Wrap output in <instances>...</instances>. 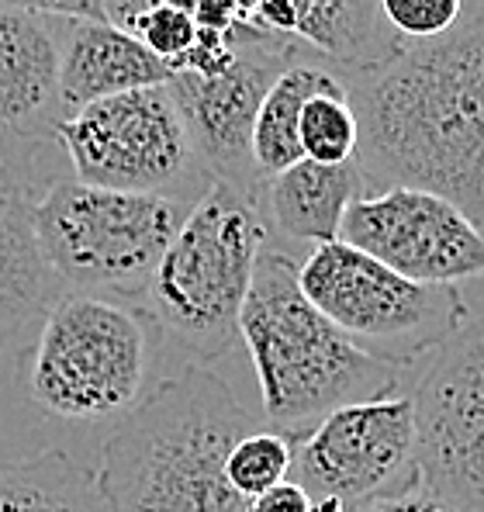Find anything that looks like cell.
<instances>
[{
	"label": "cell",
	"mask_w": 484,
	"mask_h": 512,
	"mask_svg": "<svg viewBox=\"0 0 484 512\" xmlns=\"http://www.w3.org/2000/svg\"><path fill=\"white\" fill-rule=\"evenodd\" d=\"M336 77L360 125L353 160L367 194L429 191L484 229V0H464L440 39Z\"/></svg>",
	"instance_id": "6da1fadb"
},
{
	"label": "cell",
	"mask_w": 484,
	"mask_h": 512,
	"mask_svg": "<svg viewBox=\"0 0 484 512\" xmlns=\"http://www.w3.org/2000/svg\"><path fill=\"white\" fill-rule=\"evenodd\" d=\"M249 416L208 367H184L128 412L101 450V492L111 512H249L232 492L225 457Z\"/></svg>",
	"instance_id": "7a4b0ae2"
},
{
	"label": "cell",
	"mask_w": 484,
	"mask_h": 512,
	"mask_svg": "<svg viewBox=\"0 0 484 512\" xmlns=\"http://www.w3.org/2000/svg\"><path fill=\"white\" fill-rule=\"evenodd\" d=\"M298 267L294 256L263 250L239 312L263 412L291 436L343 405L398 395L402 384V367L360 350L305 298Z\"/></svg>",
	"instance_id": "3957f363"
},
{
	"label": "cell",
	"mask_w": 484,
	"mask_h": 512,
	"mask_svg": "<svg viewBox=\"0 0 484 512\" xmlns=\"http://www.w3.org/2000/svg\"><path fill=\"white\" fill-rule=\"evenodd\" d=\"M160 343L142 301L66 291L35 333L28 395L66 423H121L149 398Z\"/></svg>",
	"instance_id": "277c9868"
},
{
	"label": "cell",
	"mask_w": 484,
	"mask_h": 512,
	"mask_svg": "<svg viewBox=\"0 0 484 512\" xmlns=\"http://www.w3.org/2000/svg\"><path fill=\"white\" fill-rule=\"evenodd\" d=\"M267 232L260 208L232 187L211 184L170 239L142 295L163 340L180 343L198 360L229 350Z\"/></svg>",
	"instance_id": "5b68a950"
},
{
	"label": "cell",
	"mask_w": 484,
	"mask_h": 512,
	"mask_svg": "<svg viewBox=\"0 0 484 512\" xmlns=\"http://www.w3.org/2000/svg\"><path fill=\"white\" fill-rule=\"evenodd\" d=\"M194 205L59 177L35 205V232L66 291L142 301L156 263Z\"/></svg>",
	"instance_id": "8992f818"
},
{
	"label": "cell",
	"mask_w": 484,
	"mask_h": 512,
	"mask_svg": "<svg viewBox=\"0 0 484 512\" xmlns=\"http://www.w3.org/2000/svg\"><path fill=\"white\" fill-rule=\"evenodd\" d=\"M52 139L87 187L198 205L215 184L166 84L87 104L52 128Z\"/></svg>",
	"instance_id": "52a82bcc"
},
{
	"label": "cell",
	"mask_w": 484,
	"mask_h": 512,
	"mask_svg": "<svg viewBox=\"0 0 484 512\" xmlns=\"http://www.w3.org/2000/svg\"><path fill=\"white\" fill-rule=\"evenodd\" d=\"M298 284L339 333L395 367L436 353L467 322L457 288L415 284L339 239L305 256Z\"/></svg>",
	"instance_id": "ba28073f"
},
{
	"label": "cell",
	"mask_w": 484,
	"mask_h": 512,
	"mask_svg": "<svg viewBox=\"0 0 484 512\" xmlns=\"http://www.w3.org/2000/svg\"><path fill=\"white\" fill-rule=\"evenodd\" d=\"M415 478L460 512H484V322H464L412 395Z\"/></svg>",
	"instance_id": "9c48e42d"
},
{
	"label": "cell",
	"mask_w": 484,
	"mask_h": 512,
	"mask_svg": "<svg viewBox=\"0 0 484 512\" xmlns=\"http://www.w3.org/2000/svg\"><path fill=\"white\" fill-rule=\"evenodd\" d=\"M301 56H308L305 45L242 25L239 49L225 70L211 73V77L173 73L166 84L215 184L232 187L239 198H246L256 208L263 198V184L253 163L256 111H260L267 90L277 84V77Z\"/></svg>",
	"instance_id": "30bf717a"
},
{
	"label": "cell",
	"mask_w": 484,
	"mask_h": 512,
	"mask_svg": "<svg viewBox=\"0 0 484 512\" xmlns=\"http://www.w3.org/2000/svg\"><path fill=\"white\" fill-rule=\"evenodd\" d=\"M415 409L412 395L357 402L322 416L294 433V468L312 499H339L346 509L395 492L402 474H415Z\"/></svg>",
	"instance_id": "8fae6325"
},
{
	"label": "cell",
	"mask_w": 484,
	"mask_h": 512,
	"mask_svg": "<svg viewBox=\"0 0 484 512\" xmlns=\"http://www.w3.org/2000/svg\"><path fill=\"white\" fill-rule=\"evenodd\" d=\"M339 243L415 284L457 288L484 274V229L446 198L415 187H391L353 201L339 225Z\"/></svg>",
	"instance_id": "7c38bea8"
},
{
	"label": "cell",
	"mask_w": 484,
	"mask_h": 512,
	"mask_svg": "<svg viewBox=\"0 0 484 512\" xmlns=\"http://www.w3.org/2000/svg\"><path fill=\"white\" fill-rule=\"evenodd\" d=\"M239 25L291 39L336 73L388 63L402 39L388 28L381 0H229Z\"/></svg>",
	"instance_id": "4fadbf2b"
},
{
	"label": "cell",
	"mask_w": 484,
	"mask_h": 512,
	"mask_svg": "<svg viewBox=\"0 0 484 512\" xmlns=\"http://www.w3.org/2000/svg\"><path fill=\"white\" fill-rule=\"evenodd\" d=\"M73 21L0 11V125L52 135L63 122L59 73Z\"/></svg>",
	"instance_id": "5bb4252c"
},
{
	"label": "cell",
	"mask_w": 484,
	"mask_h": 512,
	"mask_svg": "<svg viewBox=\"0 0 484 512\" xmlns=\"http://www.w3.org/2000/svg\"><path fill=\"white\" fill-rule=\"evenodd\" d=\"M170 77V66L160 63L135 35L118 32L104 21H73L59 73L63 122L94 101L142 87H163Z\"/></svg>",
	"instance_id": "9a60e30c"
},
{
	"label": "cell",
	"mask_w": 484,
	"mask_h": 512,
	"mask_svg": "<svg viewBox=\"0 0 484 512\" xmlns=\"http://www.w3.org/2000/svg\"><path fill=\"white\" fill-rule=\"evenodd\" d=\"M363 194L367 187L357 160L336 167L301 160L263 184L260 215L267 229H277L281 236L325 246L339 239V225Z\"/></svg>",
	"instance_id": "2e32d148"
},
{
	"label": "cell",
	"mask_w": 484,
	"mask_h": 512,
	"mask_svg": "<svg viewBox=\"0 0 484 512\" xmlns=\"http://www.w3.org/2000/svg\"><path fill=\"white\" fill-rule=\"evenodd\" d=\"M66 288L52 274L35 232L32 201H0V353L39 333Z\"/></svg>",
	"instance_id": "e0dca14e"
},
{
	"label": "cell",
	"mask_w": 484,
	"mask_h": 512,
	"mask_svg": "<svg viewBox=\"0 0 484 512\" xmlns=\"http://www.w3.org/2000/svg\"><path fill=\"white\" fill-rule=\"evenodd\" d=\"M332 80H336V70L315 52H308L294 66H287L277 77V84L267 90L253 125V163L260 184H267L277 173L291 170L294 163L305 160L298 135L301 108H305V101L315 90L332 84Z\"/></svg>",
	"instance_id": "ac0fdd59"
},
{
	"label": "cell",
	"mask_w": 484,
	"mask_h": 512,
	"mask_svg": "<svg viewBox=\"0 0 484 512\" xmlns=\"http://www.w3.org/2000/svg\"><path fill=\"white\" fill-rule=\"evenodd\" d=\"M0 512H111L101 481L66 450L0 464Z\"/></svg>",
	"instance_id": "d6986e66"
},
{
	"label": "cell",
	"mask_w": 484,
	"mask_h": 512,
	"mask_svg": "<svg viewBox=\"0 0 484 512\" xmlns=\"http://www.w3.org/2000/svg\"><path fill=\"white\" fill-rule=\"evenodd\" d=\"M301 153L312 163H325V167H336V163H350L357 156L360 142V125L353 115V104L346 97L343 80H332L315 90L312 97L301 108Z\"/></svg>",
	"instance_id": "ffe728a7"
},
{
	"label": "cell",
	"mask_w": 484,
	"mask_h": 512,
	"mask_svg": "<svg viewBox=\"0 0 484 512\" xmlns=\"http://www.w3.org/2000/svg\"><path fill=\"white\" fill-rule=\"evenodd\" d=\"M291 468L294 436L281 433V429H249L225 457V478H229L232 492L246 502L291 478Z\"/></svg>",
	"instance_id": "44dd1931"
},
{
	"label": "cell",
	"mask_w": 484,
	"mask_h": 512,
	"mask_svg": "<svg viewBox=\"0 0 484 512\" xmlns=\"http://www.w3.org/2000/svg\"><path fill=\"white\" fill-rule=\"evenodd\" d=\"M63 153L52 135H32L18 128L0 125V201H32L59 180V170L52 156Z\"/></svg>",
	"instance_id": "7402d4cb"
},
{
	"label": "cell",
	"mask_w": 484,
	"mask_h": 512,
	"mask_svg": "<svg viewBox=\"0 0 484 512\" xmlns=\"http://www.w3.org/2000/svg\"><path fill=\"white\" fill-rule=\"evenodd\" d=\"M388 28L402 42H433L464 14V0H381Z\"/></svg>",
	"instance_id": "603a6c76"
},
{
	"label": "cell",
	"mask_w": 484,
	"mask_h": 512,
	"mask_svg": "<svg viewBox=\"0 0 484 512\" xmlns=\"http://www.w3.org/2000/svg\"><path fill=\"white\" fill-rule=\"evenodd\" d=\"M149 52H153L160 63L173 66L177 59H184L187 52L198 42V21L191 14H180L173 7H156L146 21H142L139 35H135Z\"/></svg>",
	"instance_id": "cb8c5ba5"
},
{
	"label": "cell",
	"mask_w": 484,
	"mask_h": 512,
	"mask_svg": "<svg viewBox=\"0 0 484 512\" xmlns=\"http://www.w3.org/2000/svg\"><path fill=\"white\" fill-rule=\"evenodd\" d=\"M350 512H460V509H453L450 502L433 495L412 474L402 488H395V492H388V495H377V499L363 502V506H353Z\"/></svg>",
	"instance_id": "d4e9b609"
},
{
	"label": "cell",
	"mask_w": 484,
	"mask_h": 512,
	"mask_svg": "<svg viewBox=\"0 0 484 512\" xmlns=\"http://www.w3.org/2000/svg\"><path fill=\"white\" fill-rule=\"evenodd\" d=\"M0 11H25L66 21H104L101 0H0Z\"/></svg>",
	"instance_id": "484cf974"
},
{
	"label": "cell",
	"mask_w": 484,
	"mask_h": 512,
	"mask_svg": "<svg viewBox=\"0 0 484 512\" xmlns=\"http://www.w3.org/2000/svg\"><path fill=\"white\" fill-rule=\"evenodd\" d=\"M160 4L163 0H101V18H104V25L118 28V32L139 35L142 21Z\"/></svg>",
	"instance_id": "4316f807"
},
{
	"label": "cell",
	"mask_w": 484,
	"mask_h": 512,
	"mask_svg": "<svg viewBox=\"0 0 484 512\" xmlns=\"http://www.w3.org/2000/svg\"><path fill=\"white\" fill-rule=\"evenodd\" d=\"M315 499L305 492V488L298 485V481H281V485H274L270 492L256 495L253 502H249V512H312Z\"/></svg>",
	"instance_id": "83f0119b"
},
{
	"label": "cell",
	"mask_w": 484,
	"mask_h": 512,
	"mask_svg": "<svg viewBox=\"0 0 484 512\" xmlns=\"http://www.w3.org/2000/svg\"><path fill=\"white\" fill-rule=\"evenodd\" d=\"M208 4V0H163V7H173V11L180 14H191V18H198V11Z\"/></svg>",
	"instance_id": "f1b7e54d"
},
{
	"label": "cell",
	"mask_w": 484,
	"mask_h": 512,
	"mask_svg": "<svg viewBox=\"0 0 484 512\" xmlns=\"http://www.w3.org/2000/svg\"><path fill=\"white\" fill-rule=\"evenodd\" d=\"M312 512H350V509H346L339 499H315Z\"/></svg>",
	"instance_id": "f546056e"
}]
</instances>
